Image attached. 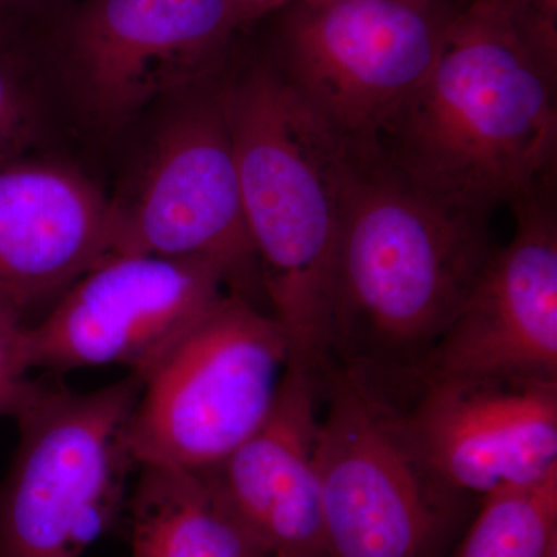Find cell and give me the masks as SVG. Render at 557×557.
<instances>
[{
	"mask_svg": "<svg viewBox=\"0 0 557 557\" xmlns=\"http://www.w3.org/2000/svg\"><path fill=\"white\" fill-rule=\"evenodd\" d=\"M534 51L557 70V0H500Z\"/></svg>",
	"mask_w": 557,
	"mask_h": 557,
	"instance_id": "cell-18",
	"label": "cell"
},
{
	"mask_svg": "<svg viewBox=\"0 0 557 557\" xmlns=\"http://www.w3.org/2000/svg\"><path fill=\"white\" fill-rule=\"evenodd\" d=\"M321 373L292 361L269 417L208 471L273 557H325L317 463Z\"/></svg>",
	"mask_w": 557,
	"mask_h": 557,
	"instance_id": "cell-14",
	"label": "cell"
},
{
	"mask_svg": "<svg viewBox=\"0 0 557 557\" xmlns=\"http://www.w3.org/2000/svg\"><path fill=\"white\" fill-rule=\"evenodd\" d=\"M406 431L454 493L533 485L557 472V381H429Z\"/></svg>",
	"mask_w": 557,
	"mask_h": 557,
	"instance_id": "cell-12",
	"label": "cell"
},
{
	"mask_svg": "<svg viewBox=\"0 0 557 557\" xmlns=\"http://www.w3.org/2000/svg\"><path fill=\"white\" fill-rule=\"evenodd\" d=\"M0 2H3V0H0Z\"/></svg>",
	"mask_w": 557,
	"mask_h": 557,
	"instance_id": "cell-22",
	"label": "cell"
},
{
	"mask_svg": "<svg viewBox=\"0 0 557 557\" xmlns=\"http://www.w3.org/2000/svg\"><path fill=\"white\" fill-rule=\"evenodd\" d=\"M239 7L242 21L244 24L259 20L265 14L282 11L293 3L302 2V0H236Z\"/></svg>",
	"mask_w": 557,
	"mask_h": 557,
	"instance_id": "cell-20",
	"label": "cell"
},
{
	"mask_svg": "<svg viewBox=\"0 0 557 557\" xmlns=\"http://www.w3.org/2000/svg\"><path fill=\"white\" fill-rule=\"evenodd\" d=\"M116 208L79 172L47 161L0 164V299L24 317L108 258Z\"/></svg>",
	"mask_w": 557,
	"mask_h": 557,
	"instance_id": "cell-13",
	"label": "cell"
},
{
	"mask_svg": "<svg viewBox=\"0 0 557 557\" xmlns=\"http://www.w3.org/2000/svg\"><path fill=\"white\" fill-rule=\"evenodd\" d=\"M496 249L486 212L437 199L383 157L361 160L341 230L332 350L354 369L420 366Z\"/></svg>",
	"mask_w": 557,
	"mask_h": 557,
	"instance_id": "cell-3",
	"label": "cell"
},
{
	"mask_svg": "<svg viewBox=\"0 0 557 557\" xmlns=\"http://www.w3.org/2000/svg\"><path fill=\"white\" fill-rule=\"evenodd\" d=\"M289 359L276 319L223 296L143 380L126 432L135 465L219 468L269 417Z\"/></svg>",
	"mask_w": 557,
	"mask_h": 557,
	"instance_id": "cell-5",
	"label": "cell"
},
{
	"mask_svg": "<svg viewBox=\"0 0 557 557\" xmlns=\"http://www.w3.org/2000/svg\"><path fill=\"white\" fill-rule=\"evenodd\" d=\"M27 327L24 314L0 299V417H14L35 384L27 379Z\"/></svg>",
	"mask_w": 557,
	"mask_h": 557,
	"instance_id": "cell-17",
	"label": "cell"
},
{
	"mask_svg": "<svg viewBox=\"0 0 557 557\" xmlns=\"http://www.w3.org/2000/svg\"><path fill=\"white\" fill-rule=\"evenodd\" d=\"M282 11L274 67L361 159L380 156L453 17L431 0H304Z\"/></svg>",
	"mask_w": 557,
	"mask_h": 557,
	"instance_id": "cell-6",
	"label": "cell"
},
{
	"mask_svg": "<svg viewBox=\"0 0 557 557\" xmlns=\"http://www.w3.org/2000/svg\"><path fill=\"white\" fill-rule=\"evenodd\" d=\"M143 380L86 394L35 381L14 413L20 445L0 485V557H81L119 522L138 469L126 432Z\"/></svg>",
	"mask_w": 557,
	"mask_h": 557,
	"instance_id": "cell-4",
	"label": "cell"
},
{
	"mask_svg": "<svg viewBox=\"0 0 557 557\" xmlns=\"http://www.w3.org/2000/svg\"><path fill=\"white\" fill-rule=\"evenodd\" d=\"M325 373L317 453L325 557H426L456 493L364 372Z\"/></svg>",
	"mask_w": 557,
	"mask_h": 557,
	"instance_id": "cell-7",
	"label": "cell"
},
{
	"mask_svg": "<svg viewBox=\"0 0 557 557\" xmlns=\"http://www.w3.org/2000/svg\"><path fill=\"white\" fill-rule=\"evenodd\" d=\"M115 208L110 255L211 260L233 284L258 270L222 90L161 131L137 194Z\"/></svg>",
	"mask_w": 557,
	"mask_h": 557,
	"instance_id": "cell-9",
	"label": "cell"
},
{
	"mask_svg": "<svg viewBox=\"0 0 557 557\" xmlns=\"http://www.w3.org/2000/svg\"><path fill=\"white\" fill-rule=\"evenodd\" d=\"M231 284L211 260L109 255L28 324V366H123L145 380Z\"/></svg>",
	"mask_w": 557,
	"mask_h": 557,
	"instance_id": "cell-8",
	"label": "cell"
},
{
	"mask_svg": "<svg viewBox=\"0 0 557 557\" xmlns=\"http://www.w3.org/2000/svg\"><path fill=\"white\" fill-rule=\"evenodd\" d=\"M548 557H557V548L553 549L552 555H549Z\"/></svg>",
	"mask_w": 557,
	"mask_h": 557,
	"instance_id": "cell-21",
	"label": "cell"
},
{
	"mask_svg": "<svg viewBox=\"0 0 557 557\" xmlns=\"http://www.w3.org/2000/svg\"><path fill=\"white\" fill-rule=\"evenodd\" d=\"M129 509L132 557H273L209 478L139 467Z\"/></svg>",
	"mask_w": 557,
	"mask_h": 557,
	"instance_id": "cell-15",
	"label": "cell"
},
{
	"mask_svg": "<svg viewBox=\"0 0 557 557\" xmlns=\"http://www.w3.org/2000/svg\"><path fill=\"white\" fill-rule=\"evenodd\" d=\"M557 548V472L485 496L456 557H548Z\"/></svg>",
	"mask_w": 557,
	"mask_h": 557,
	"instance_id": "cell-16",
	"label": "cell"
},
{
	"mask_svg": "<svg viewBox=\"0 0 557 557\" xmlns=\"http://www.w3.org/2000/svg\"><path fill=\"white\" fill-rule=\"evenodd\" d=\"M511 205L515 237L494 251L467 302L418 366L424 384L557 381L556 209L542 185Z\"/></svg>",
	"mask_w": 557,
	"mask_h": 557,
	"instance_id": "cell-10",
	"label": "cell"
},
{
	"mask_svg": "<svg viewBox=\"0 0 557 557\" xmlns=\"http://www.w3.org/2000/svg\"><path fill=\"white\" fill-rule=\"evenodd\" d=\"M27 120V106L16 79L0 62V150L16 139Z\"/></svg>",
	"mask_w": 557,
	"mask_h": 557,
	"instance_id": "cell-19",
	"label": "cell"
},
{
	"mask_svg": "<svg viewBox=\"0 0 557 557\" xmlns=\"http://www.w3.org/2000/svg\"><path fill=\"white\" fill-rule=\"evenodd\" d=\"M242 208L271 317L292 361L324 373L333 344L336 259L361 157L282 78L252 65L222 89Z\"/></svg>",
	"mask_w": 557,
	"mask_h": 557,
	"instance_id": "cell-2",
	"label": "cell"
},
{
	"mask_svg": "<svg viewBox=\"0 0 557 557\" xmlns=\"http://www.w3.org/2000/svg\"><path fill=\"white\" fill-rule=\"evenodd\" d=\"M242 25L236 0H87L70 27V69L91 112L119 123L203 79Z\"/></svg>",
	"mask_w": 557,
	"mask_h": 557,
	"instance_id": "cell-11",
	"label": "cell"
},
{
	"mask_svg": "<svg viewBox=\"0 0 557 557\" xmlns=\"http://www.w3.org/2000/svg\"><path fill=\"white\" fill-rule=\"evenodd\" d=\"M556 69L500 0L449 22L434 67L380 138L384 161L437 199L486 212L547 182L556 160Z\"/></svg>",
	"mask_w": 557,
	"mask_h": 557,
	"instance_id": "cell-1",
	"label": "cell"
}]
</instances>
